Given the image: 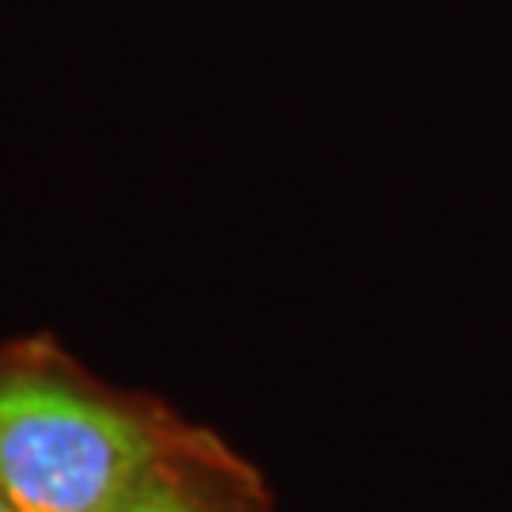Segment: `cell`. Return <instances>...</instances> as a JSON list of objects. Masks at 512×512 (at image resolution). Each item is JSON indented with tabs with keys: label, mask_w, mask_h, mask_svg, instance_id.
Wrapping results in <instances>:
<instances>
[{
	"label": "cell",
	"mask_w": 512,
	"mask_h": 512,
	"mask_svg": "<svg viewBox=\"0 0 512 512\" xmlns=\"http://www.w3.org/2000/svg\"><path fill=\"white\" fill-rule=\"evenodd\" d=\"M205 433L160 395L103 380L50 330L0 342V494L16 512H103Z\"/></svg>",
	"instance_id": "cell-1"
},
{
	"label": "cell",
	"mask_w": 512,
	"mask_h": 512,
	"mask_svg": "<svg viewBox=\"0 0 512 512\" xmlns=\"http://www.w3.org/2000/svg\"><path fill=\"white\" fill-rule=\"evenodd\" d=\"M103 512H277L274 490L217 429L152 463Z\"/></svg>",
	"instance_id": "cell-2"
},
{
	"label": "cell",
	"mask_w": 512,
	"mask_h": 512,
	"mask_svg": "<svg viewBox=\"0 0 512 512\" xmlns=\"http://www.w3.org/2000/svg\"><path fill=\"white\" fill-rule=\"evenodd\" d=\"M0 512H16L12 505H8V501H4V494H0Z\"/></svg>",
	"instance_id": "cell-3"
}]
</instances>
